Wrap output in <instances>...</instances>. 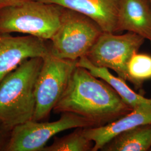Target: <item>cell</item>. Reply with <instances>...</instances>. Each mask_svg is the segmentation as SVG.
<instances>
[{"label":"cell","mask_w":151,"mask_h":151,"mask_svg":"<svg viewBox=\"0 0 151 151\" xmlns=\"http://www.w3.org/2000/svg\"><path fill=\"white\" fill-rule=\"evenodd\" d=\"M84 128H77L62 137H55L53 142L43 151H92L94 143L85 135Z\"/></svg>","instance_id":"14"},{"label":"cell","mask_w":151,"mask_h":151,"mask_svg":"<svg viewBox=\"0 0 151 151\" xmlns=\"http://www.w3.org/2000/svg\"><path fill=\"white\" fill-rule=\"evenodd\" d=\"M137 34L151 44V7L147 0H121L116 33Z\"/></svg>","instance_id":"11"},{"label":"cell","mask_w":151,"mask_h":151,"mask_svg":"<svg viewBox=\"0 0 151 151\" xmlns=\"http://www.w3.org/2000/svg\"><path fill=\"white\" fill-rule=\"evenodd\" d=\"M151 147V124L138 126L115 137L100 150L104 151H146Z\"/></svg>","instance_id":"13"},{"label":"cell","mask_w":151,"mask_h":151,"mask_svg":"<svg viewBox=\"0 0 151 151\" xmlns=\"http://www.w3.org/2000/svg\"><path fill=\"white\" fill-rule=\"evenodd\" d=\"M43 58L25 60L0 82V124L11 131L32 120L35 109V88Z\"/></svg>","instance_id":"2"},{"label":"cell","mask_w":151,"mask_h":151,"mask_svg":"<svg viewBox=\"0 0 151 151\" xmlns=\"http://www.w3.org/2000/svg\"><path fill=\"white\" fill-rule=\"evenodd\" d=\"M95 127L88 120L68 112L61 113L60 119L52 122L29 120L11 130L6 151H43L49 140L65 130Z\"/></svg>","instance_id":"7"},{"label":"cell","mask_w":151,"mask_h":151,"mask_svg":"<svg viewBox=\"0 0 151 151\" xmlns=\"http://www.w3.org/2000/svg\"><path fill=\"white\" fill-rule=\"evenodd\" d=\"M62 7L31 0L0 10V32L49 40L60 27Z\"/></svg>","instance_id":"3"},{"label":"cell","mask_w":151,"mask_h":151,"mask_svg":"<svg viewBox=\"0 0 151 151\" xmlns=\"http://www.w3.org/2000/svg\"><path fill=\"white\" fill-rule=\"evenodd\" d=\"M132 110L107 82L77 65L53 111L75 114L96 127L114 122Z\"/></svg>","instance_id":"1"},{"label":"cell","mask_w":151,"mask_h":151,"mask_svg":"<svg viewBox=\"0 0 151 151\" xmlns=\"http://www.w3.org/2000/svg\"><path fill=\"white\" fill-rule=\"evenodd\" d=\"M77 65L86 68L92 75L107 82L117 92L124 102L133 109L140 105H151V99L136 93L127 85L124 80L113 75L106 68L95 66L85 57L77 60Z\"/></svg>","instance_id":"12"},{"label":"cell","mask_w":151,"mask_h":151,"mask_svg":"<svg viewBox=\"0 0 151 151\" xmlns=\"http://www.w3.org/2000/svg\"><path fill=\"white\" fill-rule=\"evenodd\" d=\"M43 58L35 84V109L32 120L44 121L65 91L78 60L63 59L49 52Z\"/></svg>","instance_id":"5"},{"label":"cell","mask_w":151,"mask_h":151,"mask_svg":"<svg viewBox=\"0 0 151 151\" xmlns=\"http://www.w3.org/2000/svg\"><path fill=\"white\" fill-rule=\"evenodd\" d=\"M129 82L136 88H140L145 81L151 79V55L137 53L127 65Z\"/></svg>","instance_id":"15"},{"label":"cell","mask_w":151,"mask_h":151,"mask_svg":"<svg viewBox=\"0 0 151 151\" xmlns=\"http://www.w3.org/2000/svg\"><path fill=\"white\" fill-rule=\"evenodd\" d=\"M148 124H151V105H140L110 123L100 127L84 128L83 130L85 136L94 143L92 151H97L119 134Z\"/></svg>","instance_id":"10"},{"label":"cell","mask_w":151,"mask_h":151,"mask_svg":"<svg viewBox=\"0 0 151 151\" xmlns=\"http://www.w3.org/2000/svg\"><path fill=\"white\" fill-rule=\"evenodd\" d=\"M148 1V3L150 4V5L151 6V0H147Z\"/></svg>","instance_id":"18"},{"label":"cell","mask_w":151,"mask_h":151,"mask_svg":"<svg viewBox=\"0 0 151 151\" xmlns=\"http://www.w3.org/2000/svg\"><path fill=\"white\" fill-rule=\"evenodd\" d=\"M103 32L91 19L62 7L60 27L49 40L50 52L60 58L78 60L86 56Z\"/></svg>","instance_id":"4"},{"label":"cell","mask_w":151,"mask_h":151,"mask_svg":"<svg viewBox=\"0 0 151 151\" xmlns=\"http://www.w3.org/2000/svg\"><path fill=\"white\" fill-rule=\"evenodd\" d=\"M49 52V40L27 35L14 37L0 32V82L25 60L43 58Z\"/></svg>","instance_id":"8"},{"label":"cell","mask_w":151,"mask_h":151,"mask_svg":"<svg viewBox=\"0 0 151 151\" xmlns=\"http://www.w3.org/2000/svg\"><path fill=\"white\" fill-rule=\"evenodd\" d=\"M11 131L6 129L0 124V151H6L9 145Z\"/></svg>","instance_id":"16"},{"label":"cell","mask_w":151,"mask_h":151,"mask_svg":"<svg viewBox=\"0 0 151 151\" xmlns=\"http://www.w3.org/2000/svg\"><path fill=\"white\" fill-rule=\"evenodd\" d=\"M31 0H0V10L12 6L17 5Z\"/></svg>","instance_id":"17"},{"label":"cell","mask_w":151,"mask_h":151,"mask_svg":"<svg viewBox=\"0 0 151 151\" xmlns=\"http://www.w3.org/2000/svg\"><path fill=\"white\" fill-rule=\"evenodd\" d=\"M150 151H151V150H150Z\"/></svg>","instance_id":"19"},{"label":"cell","mask_w":151,"mask_h":151,"mask_svg":"<svg viewBox=\"0 0 151 151\" xmlns=\"http://www.w3.org/2000/svg\"><path fill=\"white\" fill-rule=\"evenodd\" d=\"M78 12L91 19L104 32L116 33L121 0H38Z\"/></svg>","instance_id":"9"},{"label":"cell","mask_w":151,"mask_h":151,"mask_svg":"<svg viewBox=\"0 0 151 151\" xmlns=\"http://www.w3.org/2000/svg\"><path fill=\"white\" fill-rule=\"evenodd\" d=\"M145 39L132 32L122 35L103 32L85 57L98 67L115 71L118 77L129 81L128 63L144 43Z\"/></svg>","instance_id":"6"}]
</instances>
